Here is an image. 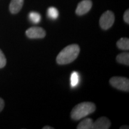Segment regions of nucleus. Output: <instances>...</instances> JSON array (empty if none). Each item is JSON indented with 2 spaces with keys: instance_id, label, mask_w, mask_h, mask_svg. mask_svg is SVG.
I'll return each instance as SVG.
<instances>
[{
  "instance_id": "f257e3e1",
  "label": "nucleus",
  "mask_w": 129,
  "mask_h": 129,
  "mask_svg": "<svg viewBox=\"0 0 129 129\" xmlns=\"http://www.w3.org/2000/svg\"><path fill=\"white\" fill-rule=\"evenodd\" d=\"M80 52V48L77 44H71L64 47L56 57L59 64H67L77 59Z\"/></svg>"
},
{
  "instance_id": "f03ea898",
  "label": "nucleus",
  "mask_w": 129,
  "mask_h": 129,
  "mask_svg": "<svg viewBox=\"0 0 129 129\" xmlns=\"http://www.w3.org/2000/svg\"><path fill=\"white\" fill-rule=\"evenodd\" d=\"M96 108V105L94 103L89 102L80 103L72 109L71 117L74 120H81L94 112Z\"/></svg>"
},
{
  "instance_id": "7ed1b4c3",
  "label": "nucleus",
  "mask_w": 129,
  "mask_h": 129,
  "mask_svg": "<svg viewBox=\"0 0 129 129\" xmlns=\"http://www.w3.org/2000/svg\"><path fill=\"white\" fill-rule=\"evenodd\" d=\"M109 83L112 87L124 91H129V80L122 77H114L109 80Z\"/></svg>"
},
{
  "instance_id": "20e7f679",
  "label": "nucleus",
  "mask_w": 129,
  "mask_h": 129,
  "mask_svg": "<svg viewBox=\"0 0 129 129\" xmlns=\"http://www.w3.org/2000/svg\"><path fill=\"white\" fill-rule=\"evenodd\" d=\"M114 21L115 16L114 13L110 10H108L101 16L99 20V24L102 29L108 30L113 25Z\"/></svg>"
},
{
  "instance_id": "39448f33",
  "label": "nucleus",
  "mask_w": 129,
  "mask_h": 129,
  "mask_svg": "<svg viewBox=\"0 0 129 129\" xmlns=\"http://www.w3.org/2000/svg\"><path fill=\"white\" fill-rule=\"evenodd\" d=\"M26 35L30 39H39L44 38L46 35V32L41 27L34 26L26 30Z\"/></svg>"
},
{
  "instance_id": "423d86ee",
  "label": "nucleus",
  "mask_w": 129,
  "mask_h": 129,
  "mask_svg": "<svg viewBox=\"0 0 129 129\" xmlns=\"http://www.w3.org/2000/svg\"><path fill=\"white\" fill-rule=\"evenodd\" d=\"M92 6L93 3L91 0H83L78 3L75 13L78 16L84 15L89 12Z\"/></svg>"
},
{
  "instance_id": "0eeeda50",
  "label": "nucleus",
  "mask_w": 129,
  "mask_h": 129,
  "mask_svg": "<svg viewBox=\"0 0 129 129\" xmlns=\"http://www.w3.org/2000/svg\"><path fill=\"white\" fill-rule=\"evenodd\" d=\"M111 125L110 120L105 117H102L93 122L92 129H108Z\"/></svg>"
},
{
  "instance_id": "6e6552de",
  "label": "nucleus",
  "mask_w": 129,
  "mask_h": 129,
  "mask_svg": "<svg viewBox=\"0 0 129 129\" xmlns=\"http://www.w3.org/2000/svg\"><path fill=\"white\" fill-rule=\"evenodd\" d=\"M24 0H12L9 6L10 12L12 14H17L23 7Z\"/></svg>"
},
{
  "instance_id": "1a4fd4ad",
  "label": "nucleus",
  "mask_w": 129,
  "mask_h": 129,
  "mask_svg": "<svg viewBox=\"0 0 129 129\" xmlns=\"http://www.w3.org/2000/svg\"><path fill=\"white\" fill-rule=\"evenodd\" d=\"M93 121L92 119L85 118L79 123L77 126V129H92Z\"/></svg>"
},
{
  "instance_id": "9d476101",
  "label": "nucleus",
  "mask_w": 129,
  "mask_h": 129,
  "mask_svg": "<svg viewBox=\"0 0 129 129\" xmlns=\"http://www.w3.org/2000/svg\"><path fill=\"white\" fill-rule=\"evenodd\" d=\"M117 62L119 63L124 64L125 65H129V53L124 52L119 54L116 57Z\"/></svg>"
},
{
  "instance_id": "9b49d317",
  "label": "nucleus",
  "mask_w": 129,
  "mask_h": 129,
  "mask_svg": "<svg viewBox=\"0 0 129 129\" xmlns=\"http://www.w3.org/2000/svg\"><path fill=\"white\" fill-rule=\"evenodd\" d=\"M117 47L123 50H129V39L128 38H120L117 43Z\"/></svg>"
},
{
  "instance_id": "f8f14e48",
  "label": "nucleus",
  "mask_w": 129,
  "mask_h": 129,
  "mask_svg": "<svg viewBox=\"0 0 129 129\" xmlns=\"http://www.w3.org/2000/svg\"><path fill=\"white\" fill-rule=\"evenodd\" d=\"M71 85L72 87H75L80 82V75L78 72L74 71L71 75Z\"/></svg>"
},
{
  "instance_id": "ddd939ff",
  "label": "nucleus",
  "mask_w": 129,
  "mask_h": 129,
  "mask_svg": "<svg viewBox=\"0 0 129 129\" xmlns=\"http://www.w3.org/2000/svg\"><path fill=\"white\" fill-rule=\"evenodd\" d=\"M59 13L57 9L54 7H49L47 10V16L50 19L55 20L59 17Z\"/></svg>"
},
{
  "instance_id": "4468645a",
  "label": "nucleus",
  "mask_w": 129,
  "mask_h": 129,
  "mask_svg": "<svg viewBox=\"0 0 129 129\" xmlns=\"http://www.w3.org/2000/svg\"><path fill=\"white\" fill-rule=\"evenodd\" d=\"M29 18L32 23H38L41 21V16L38 12H31L29 14Z\"/></svg>"
},
{
  "instance_id": "2eb2a0df",
  "label": "nucleus",
  "mask_w": 129,
  "mask_h": 129,
  "mask_svg": "<svg viewBox=\"0 0 129 129\" xmlns=\"http://www.w3.org/2000/svg\"><path fill=\"white\" fill-rule=\"evenodd\" d=\"M7 63V60H6V56L4 54V53L0 49V69L4 68Z\"/></svg>"
},
{
  "instance_id": "dca6fc26",
  "label": "nucleus",
  "mask_w": 129,
  "mask_h": 129,
  "mask_svg": "<svg viewBox=\"0 0 129 129\" xmlns=\"http://www.w3.org/2000/svg\"><path fill=\"white\" fill-rule=\"evenodd\" d=\"M123 19H124V20L125 21V23H127V24H129V10H128V9L125 12L124 14Z\"/></svg>"
},
{
  "instance_id": "f3484780",
  "label": "nucleus",
  "mask_w": 129,
  "mask_h": 129,
  "mask_svg": "<svg viewBox=\"0 0 129 129\" xmlns=\"http://www.w3.org/2000/svg\"><path fill=\"white\" fill-rule=\"evenodd\" d=\"M4 108V101L2 98H0V112L3 110Z\"/></svg>"
},
{
  "instance_id": "a211bd4d",
  "label": "nucleus",
  "mask_w": 129,
  "mask_h": 129,
  "mask_svg": "<svg viewBox=\"0 0 129 129\" xmlns=\"http://www.w3.org/2000/svg\"><path fill=\"white\" fill-rule=\"evenodd\" d=\"M43 129H54V128L50 126H44L43 128Z\"/></svg>"
},
{
  "instance_id": "6ab92c4d",
  "label": "nucleus",
  "mask_w": 129,
  "mask_h": 129,
  "mask_svg": "<svg viewBox=\"0 0 129 129\" xmlns=\"http://www.w3.org/2000/svg\"><path fill=\"white\" fill-rule=\"evenodd\" d=\"M129 128L128 127V126H127V125H122V126H121V127H120V129H124V128H125V129H128Z\"/></svg>"
}]
</instances>
